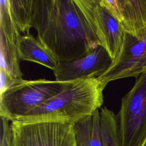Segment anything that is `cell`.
I'll return each mask as SVG.
<instances>
[{
  "instance_id": "6da1fadb",
  "label": "cell",
  "mask_w": 146,
  "mask_h": 146,
  "mask_svg": "<svg viewBox=\"0 0 146 146\" xmlns=\"http://www.w3.org/2000/svg\"><path fill=\"white\" fill-rule=\"evenodd\" d=\"M30 27L58 63L74 61L100 46L75 0H34Z\"/></svg>"
},
{
  "instance_id": "7a4b0ae2",
  "label": "cell",
  "mask_w": 146,
  "mask_h": 146,
  "mask_svg": "<svg viewBox=\"0 0 146 146\" xmlns=\"http://www.w3.org/2000/svg\"><path fill=\"white\" fill-rule=\"evenodd\" d=\"M104 88L97 78L66 82L60 92L15 121L74 124L100 108Z\"/></svg>"
},
{
  "instance_id": "3957f363",
  "label": "cell",
  "mask_w": 146,
  "mask_h": 146,
  "mask_svg": "<svg viewBox=\"0 0 146 146\" xmlns=\"http://www.w3.org/2000/svg\"><path fill=\"white\" fill-rule=\"evenodd\" d=\"M66 82L21 79L0 94V116L17 120L60 92Z\"/></svg>"
},
{
  "instance_id": "277c9868",
  "label": "cell",
  "mask_w": 146,
  "mask_h": 146,
  "mask_svg": "<svg viewBox=\"0 0 146 146\" xmlns=\"http://www.w3.org/2000/svg\"><path fill=\"white\" fill-rule=\"evenodd\" d=\"M117 116L121 146H140L146 139V74L136 78Z\"/></svg>"
},
{
  "instance_id": "5b68a950",
  "label": "cell",
  "mask_w": 146,
  "mask_h": 146,
  "mask_svg": "<svg viewBox=\"0 0 146 146\" xmlns=\"http://www.w3.org/2000/svg\"><path fill=\"white\" fill-rule=\"evenodd\" d=\"M9 146H78L74 124L62 122L22 123L13 121Z\"/></svg>"
},
{
  "instance_id": "8992f818",
  "label": "cell",
  "mask_w": 146,
  "mask_h": 146,
  "mask_svg": "<svg viewBox=\"0 0 146 146\" xmlns=\"http://www.w3.org/2000/svg\"><path fill=\"white\" fill-rule=\"evenodd\" d=\"M100 46L112 60L122 48L125 31L121 23L100 0H75Z\"/></svg>"
},
{
  "instance_id": "52a82bcc",
  "label": "cell",
  "mask_w": 146,
  "mask_h": 146,
  "mask_svg": "<svg viewBox=\"0 0 146 146\" xmlns=\"http://www.w3.org/2000/svg\"><path fill=\"white\" fill-rule=\"evenodd\" d=\"M146 74V34L135 36L125 33L120 52L98 80L105 88L113 80L137 78Z\"/></svg>"
},
{
  "instance_id": "ba28073f",
  "label": "cell",
  "mask_w": 146,
  "mask_h": 146,
  "mask_svg": "<svg viewBox=\"0 0 146 146\" xmlns=\"http://www.w3.org/2000/svg\"><path fill=\"white\" fill-rule=\"evenodd\" d=\"M112 61L106 49L98 46L92 51L78 59L58 63L53 71L55 80L69 82L97 78L108 69Z\"/></svg>"
},
{
  "instance_id": "9c48e42d",
  "label": "cell",
  "mask_w": 146,
  "mask_h": 146,
  "mask_svg": "<svg viewBox=\"0 0 146 146\" xmlns=\"http://www.w3.org/2000/svg\"><path fill=\"white\" fill-rule=\"evenodd\" d=\"M21 33L14 22L7 0L0 1V68L14 78L22 79L19 67L18 39Z\"/></svg>"
},
{
  "instance_id": "30bf717a",
  "label": "cell",
  "mask_w": 146,
  "mask_h": 146,
  "mask_svg": "<svg viewBox=\"0 0 146 146\" xmlns=\"http://www.w3.org/2000/svg\"><path fill=\"white\" fill-rule=\"evenodd\" d=\"M121 23L126 33L146 34V0H100Z\"/></svg>"
},
{
  "instance_id": "8fae6325",
  "label": "cell",
  "mask_w": 146,
  "mask_h": 146,
  "mask_svg": "<svg viewBox=\"0 0 146 146\" xmlns=\"http://www.w3.org/2000/svg\"><path fill=\"white\" fill-rule=\"evenodd\" d=\"M18 50L20 60L34 62L53 71L58 64L53 55L44 45L30 33L19 35Z\"/></svg>"
},
{
  "instance_id": "7c38bea8",
  "label": "cell",
  "mask_w": 146,
  "mask_h": 146,
  "mask_svg": "<svg viewBox=\"0 0 146 146\" xmlns=\"http://www.w3.org/2000/svg\"><path fill=\"white\" fill-rule=\"evenodd\" d=\"M100 111L87 116L74 124L78 146H102L100 127Z\"/></svg>"
},
{
  "instance_id": "4fadbf2b",
  "label": "cell",
  "mask_w": 146,
  "mask_h": 146,
  "mask_svg": "<svg viewBox=\"0 0 146 146\" xmlns=\"http://www.w3.org/2000/svg\"><path fill=\"white\" fill-rule=\"evenodd\" d=\"M99 127L102 146H121L117 116L106 107L100 109Z\"/></svg>"
},
{
  "instance_id": "5bb4252c",
  "label": "cell",
  "mask_w": 146,
  "mask_h": 146,
  "mask_svg": "<svg viewBox=\"0 0 146 146\" xmlns=\"http://www.w3.org/2000/svg\"><path fill=\"white\" fill-rule=\"evenodd\" d=\"M11 17L20 33L29 34L34 0H7Z\"/></svg>"
},
{
  "instance_id": "9a60e30c",
  "label": "cell",
  "mask_w": 146,
  "mask_h": 146,
  "mask_svg": "<svg viewBox=\"0 0 146 146\" xmlns=\"http://www.w3.org/2000/svg\"><path fill=\"white\" fill-rule=\"evenodd\" d=\"M0 93L3 92L11 86H12L13 84L18 82L19 80H21L14 78L6 71L1 68H0Z\"/></svg>"
},
{
  "instance_id": "2e32d148",
  "label": "cell",
  "mask_w": 146,
  "mask_h": 146,
  "mask_svg": "<svg viewBox=\"0 0 146 146\" xmlns=\"http://www.w3.org/2000/svg\"><path fill=\"white\" fill-rule=\"evenodd\" d=\"M10 121L2 116H1V139L0 146H9L8 137L10 129Z\"/></svg>"
},
{
  "instance_id": "e0dca14e",
  "label": "cell",
  "mask_w": 146,
  "mask_h": 146,
  "mask_svg": "<svg viewBox=\"0 0 146 146\" xmlns=\"http://www.w3.org/2000/svg\"><path fill=\"white\" fill-rule=\"evenodd\" d=\"M140 146H146V139L144 141V142L142 143V144Z\"/></svg>"
}]
</instances>
